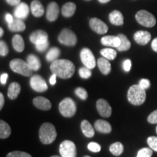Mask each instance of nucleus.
<instances>
[{
  "label": "nucleus",
  "mask_w": 157,
  "mask_h": 157,
  "mask_svg": "<svg viewBox=\"0 0 157 157\" xmlns=\"http://www.w3.org/2000/svg\"><path fill=\"white\" fill-rule=\"evenodd\" d=\"M50 70L52 74L61 78H69L75 72V66L71 61L66 59H58L52 63Z\"/></svg>",
  "instance_id": "1"
},
{
  "label": "nucleus",
  "mask_w": 157,
  "mask_h": 157,
  "mask_svg": "<svg viewBox=\"0 0 157 157\" xmlns=\"http://www.w3.org/2000/svg\"><path fill=\"white\" fill-rule=\"evenodd\" d=\"M146 98V90L139 84H134L129 87L127 93V99L129 103L134 105H140L144 103Z\"/></svg>",
  "instance_id": "2"
},
{
  "label": "nucleus",
  "mask_w": 157,
  "mask_h": 157,
  "mask_svg": "<svg viewBox=\"0 0 157 157\" xmlns=\"http://www.w3.org/2000/svg\"><path fill=\"white\" fill-rule=\"evenodd\" d=\"M39 135L40 141L43 144H51L56 140L57 137L56 127L51 123L45 122L40 127Z\"/></svg>",
  "instance_id": "3"
},
{
  "label": "nucleus",
  "mask_w": 157,
  "mask_h": 157,
  "mask_svg": "<svg viewBox=\"0 0 157 157\" xmlns=\"http://www.w3.org/2000/svg\"><path fill=\"white\" fill-rule=\"evenodd\" d=\"M10 68L15 73L21 74L24 76H32L33 70L31 69L27 62L21 59H13L10 63Z\"/></svg>",
  "instance_id": "4"
},
{
  "label": "nucleus",
  "mask_w": 157,
  "mask_h": 157,
  "mask_svg": "<svg viewBox=\"0 0 157 157\" xmlns=\"http://www.w3.org/2000/svg\"><path fill=\"white\" fill-rule=\"evenodd\" d=\"M59 111L64 117H72L76 113V105L71 98H66L59 104Z\"/></svg>",
  "instance_id": "5"
},
{
  "label": "nucleus",
  "mask_w": 157,
  "mask_h": 157,
  "mask_svg": "<svg viewBox=\"0 0 157 157\" xmlns=\"http://www.w3.org/2000/svg\"><path fill=\"white\" fill-rule=\"evenodd\" d=\"M135 18L137 23L141 25L148 28L154 27L156 23V20L151 13L146 10H140L135 15Z\"/></svg>",
  "instance_id": "6"
},
{
  "label": "nucleus",
  "mask_w": 157,
  "mask_h": 157,
  "mask_svg": "<svg viewBox=\"0 0 157 157\" xmlns=\"http://www.w3.org/2000/svg\"><path fill=\"white\" fill-rule=\"evenodd\" d=\"M58 41L60 44L68 47L75 46L77 43V37L71 30L68 29H63L58 36Z\"/></svg>",
  "instance_id": "7"
},
{
  "label": "nucleus",
  "mask_w": 157,
  "mask_h": 157,
  "mask_svg": "<svg viewBox=\"0 0 157 157\" xmlns=\"http://www.w3.org/2000/svg\"><path fill=\"white\" fill-rule=\"evenodd\" d=\"M59 151L63 157H76V146L71 140L63 141L60 145Z\"/></svg>",
  "instance_id": "8"
},
{
  "label": "nucleus",
  "mask_w": 157,
  "mask_h": 157,
  "mask_svg": "<svg viewBox=\"0 0 157 157\" xmlns=\"http://www.w3.org/2000/svg\"><path fill=\"white\" fill-rule=\"evenodd\" d=\"M80 58L85 67L90 68V69H93L95 67L96 62L95 56L90 49H82L80 52Z\"/></svg>",
  "instance_id": "9"
},
{
  "label": "nucleus",
  "mask_w": 157,
  "mask_h": 157,
  "mask_svg": "<svg viewBox=\"0 0 157 157\" xmlns=\"http://www.w3.org/2000/svg\"><path fill=\"white\" fill-rule=\"evenodd\" d=\"M30 85L31 88L38 93H43L48 89L45 80L39 75H34L31 78Z\"/></svg>",
  "instance_id": "10"
},
{
  "label": "nucleus",
  "mask_w": 157,
  "mask_h": 157,
  "mask_svg": "<svg viewBox=\"0 0 157 157\" xmlns=\"http://www.w3.org/2000/svg\"><path fill=\"white\" fill-rule=\"evenodd\" d=\"M90 26L92 30L98 34H105L109 30V27L103 21L97 17H93L90 21Z\"/></svg>",
  "instance_id": "11"
},
{
  "label": "nucleus",
  "mask_w": 157,
  "mask_h": 157,
  "mask_svg": "<svg viewBox=\"0 0 157 157\" xmlns=\"http://www.w3.org/2000/svg\"><path fill=\"white\" fill-rule=\"evenodd\" d=\"M96 107L100 115L103 117H109L112 113L111 105L104 99H99L96 103Z\"/></svg>",
  "instance_id": "12"
},
{
  "label": "nucleus",
  "mask_w": 157,
  "mask_h": 157,
  "mask_svg": "<svg viewBox=\"0 0 157 157\" xmlns=\"http://www.w3.org/2000/svg\"><path fill=\"white\" fill-rule=\"evenodd\" d=\"M30 41L35 45L42 44L48 41V34L43 30H36L30 35Z\"/></svg>",
  "instance_id": "13"
},
{
  "label": "nucleus",
  "mask_w": 157,
  "mask_h": 157,
  "mask_svg": "<svg viewBox=\"0 0 157 157\" xmlns=\"http://www.w3.org/2000/svg\"><path fill=\"white\" fill-rule=\"evenodd\" d=\"M59 13H60V10H59L58 4L54 2L49 4L46 12V17L48 21L50 22L56 21L58 17Z\"/></svg>",
  "instance_id": "14"
},
{
  "label": "nucleus",
  "mask_w": 157,
  "mask_h": 157,
  "mask_svg": "<svg viewBox=\"0 0 157 157\" xmlns=\"http://www.w3.org/2000/svg\"><path fill=\"white\" fill-rule=\"evenodd\" d=\"M29 13V7L28 5L24 2H21L15 7L13 14L16 18L24 20L28 17Z\"/></svg>",
  "instance_id": "15"
},
{
  "label": "nucleus",
  "mask_w": 157,
  "mask_h": 157,
  "mask_svg": "<svg viewBox=\"0 0 157 157\" xmlns=\"http://www.w3.org/2000/svg\"><path fill=\"white\" fill-rule=\"evenodd\" d=\"M33 103L34 106L38 109L42 110V111H48L52 108V104L51 102L49 101L48 98L39 96L36 97L33 100Z\"/></svg>",
  "instance_id": "16"
},
{
  "label": "nucleus",
  "mask_w": 157,
  "mask_h": 157,
  "mask_svg": "<svg viewBox=\"0 0 157 157\" xmlns=\"http://www.w3.org/2000/svg\"><path fill=\"white\" fill-rule=\"evenodd\" d=\"M151 35L148 31H138L134 34V39L138 44L146 45L151 41Z\"/></svg>",
  "instance_id": "17"
},
{
  "label": "nucleus",
  "mask_w": 157,
  "mask_h": 157,
  "mask_svg": "<svg viewBox=\"0 0 157 157\" xmlns=\"http://www.w3.org/2000/svg\"><path fill=\"white\" fill-rule=\"evenodd\" d=\"M102 44L107 47L117 48L120 45L121 40L118 36H105L101 38Z\"/></svg>",
  "instance_id": "18"
},
{
  "label": "nucleus",
  "mask_w": 157,
  "mask_h": 157,
  "mask_svg": "<svg viewBox=\"0 0 157 157\" xmlns=\"http://www.w3.org/2000/svg\"><path fill=\"white\" fill-rule=\"evenodd\" d=\"M95 128L98 132L103 133V134H109L112 130V127L107 121L98 119L95 122Z\"/></svg>",
  "instance_id": "19"
},
{
  "label": "nucleus",
  "mask_w": 157,
  "mask_h": 157,
  "mask_svg": "<svg viewBox=\"0 0 157 157\" xmlns=\"http://www.w3.org/2000/svg\"><path fill=\"white\" fill-rule=\"evenodd\" d=\"M7 26H8L9 30L13 32H21L25 29V25L23 20L16 18V17L13 19L11 23H8Z\"/></svg>",
  "instance_id": "20"
},
{
  "label": "nucleus",
  "mask_w": 157,
  "mask_h": 157,
  "mask_svg": "<svg viewBox=\"0 0 157 157\" xmlns=\"http://www.w3.org/2000/svg\"><path fill=\"white\" fill-rule=\"evenodd\" d=\"M31 10L33 15L36 17H42L44 13V6L38 0H34L31 2Z\"/></svg>",
  "instance_id": "21"
},
{
  "label": "nucleus",
  "mask_w": 157,
  "mask_h": 157,
  "mask_svg": "<svg viewBox=\"0 0 157 157\" xmlns=\"http://www.w3.org/2000/svg\"><path fill=\"white\" fill-rule=\"evenodd\" d=\"M109 60H108L105 58H101L98 60V66L99 68L101 73L104 75H108L110 74L111 71V66Z\"/></svg>",
  "instance_id": "22"
},
{
  "label": "nucleus",
  "mask_w": 157,
  "mask_h": 157,
  "mask_svg": "<svg viewBox=\"0 0 157 157\" xmlns=\"http://www.w3.org/2000/svg\"><path fill=\"white\" fill-rule=\"evenodd\" d=\"M21 87L19 83L17 82H13L9 85L8 91H7V96L10 99L15 100L21 93Z\"/></svg>",
  "instance_id": "23"
},
{
  "label": "nucleus",
  "mask_w": 157,
  "mask_h": 157,
  "mask_svg": "<svg viewBox=\"0 0 157 157\" xmlns=\"http://www.w3.org/2000/svg\"><path fill=\"white\" fill-rule=\"evenodd\" d=\"M110 22L115 25H122L124 23V16L119 10H113L109 14Z\"/></svg>",
  "instance_id": "24"
},
{
  "label": "nucleus",
  "mask_w": 157,
  "mask_h": 157,
  "mask_svg": "<svg viewBox=\"0 0 157 157\" xmlns=\"http://www.w3.org/2000/svg\"><path fill=\"white\" fill-rule=\"evenodd\" d=\"M76 6L73 2H67L63 6L61 13L62 15L66 17H70L73 16L76 12Z\"/></svg>",
  "instance_id": "25"
},
{
  "label": "nucleus",
  "mask_w": 157,
  "mask_h": 157,
  "mask_svg": "<svg viewBox=\"0 0 157 157\" xmlns=\"http://www.w3.org/2000/svg\"><path fill=\"white\" fill-rule=\"evenodd\" d=\"M26 62L33 71H36L40 69L41 61L38 57L35 56V55H29V56L27 57Z\"/></svg>",
  "instance_id": "26"
},
{
  "label": "nucleus",
  "mask_w": 157,
  "mask_h": 157,
  "mask_svg": "<svg viewBox=\"0 0 157 157\" xmlns=\"http://www.w3.org/2000/svg\"><path fill=\"white\" fill-rule=\"evenodd\" d=\"M81 129L87 137H93L95 135V129L87 120H83L81 123Z\"/></svg>",
  "instance_id": "27"
},
{
  "label": "nucleus",
  "mask_w": 157,
  "mask_h": 157,
  "mask_svg": "<svg viewBox=\"0 0 157 157\" xmlns=\"http://www.w3.org/2000/svg\"><path fill=\"white\" fill-rule=\"evenodd\" d=\"M13 46L15 51L21 52L24 50L25 43L23 37L19 34H16L13 38Z\"/></svg>",
  "instance_id": "28"
},
{
  "label": "nucleus",
  "mask_w": 157,
  "mask_h": 157,
  "mask_svg": "<svg viewBox=\"0 0 157 157\" xmlns=\"http://www.w3.org/2000/svg\"><path fill=\"white\" fill-rule=\"evenodd\" d=\"M11 135V128L9 124L5 121H0V137L1 139H5Z\"/></svg>",
  "instance_id": "29"
},
{
  "label": "nucleus",
  "mask_w": 157,
  "mask_h": 157,
  "mask_svg": "<svg viewBox=\"0 0 157 157\" xmlns=\"http://www.w3.org/2000/svg\"><path fill=\"white\" fill-rule=\"evenodd\" d=\"M118 36L120 39L121 43L120 45L117 48V50L119 51V52H123V51L128 50L131 47V43L129 41V39H127V37L122 34H119Z\"/></svg>",
  "instance_id": "30"
},
{
  "label": "nucleus",
  "mask_w": 157,
  "mask_h": 157,
  "mask_svg": "<svg viewBox=\"0 0 157 157\" xmlns=\"http://www.w3.org/2000/svg\"><path fill=\"white\" fill-rule=\"evenodd\" d=\"M109 150L113 155L116 156H119L122 154L124 152V146L120 142H116L110 146Z\"/></svg>",
  "instance_id": "31"
},
{
  "label": "nucleus",
  "mask_w": 157,
  "mask_h": 157,
  "mask_svg": "<svg viewBox=\"0 0 157 157\" xmlns=\"http://www.w3.org/2000/svg\"><path fill=\"white\" fill-rule=\"evenodd\" d=\"M60 55V50L58 48H52L50 49L46 55V59L48 62H53L58 60Z\"/></svg>",
  "instance_id": "32"
},
{
  "label": "nucleus",
  "mask_w": 157,
  "mask_h": 157,
  "mask_svg": "<svg viewBox=\"0 0 157 157\" xmlns=\"http://www.w3.org/2000/svg\"><path fill=\"white\" fill-rule=\"evenodd\" d=\"M101 54L102 56L108 60H113L116 58L117 56V51L111 48H105L101 50Z\"/></svg>",
  "instance_id": "33"
},
{
  "label": "nucleus",
  "mask_w": 157,
  "mask_h": 157,
  "mask_svg": "<svg viewBox=\"0 0 157 157\" xmlns=\"http://www.w3.org/2000/svg\"><path fill=\"white\" fill-rule=\"evenodd\" d=\"M153 155V150L149 148H141L138 152H137V157H151Z\"/></svg>",
  "instance_id": "34"
},
{
  "label": "nucleus",
  "mask_w": 157,
  "mask_h": 157,
  "mask_svg": "<svg viewBox=\"0 0 157 157\" xmlns=\"http://www.w3.org/2000/svg\"><path fill=\"white\" fill-rule=\"evenodd\" d=\"M75 94L80 98V99L83 100V101H85V100L88 98L87 92L86 91L85 89H84V88L82 87L76 88L75 90Z\"/></svg>",
  "instance_id": "35"
},
{
  "label": "nucleus",
  "mask_w": 157,
  "mask_h": 157,
  "mask_svg": "<svg viewBox=\"0 0 157 157\" xmlns=\"http://www.w3.org/2000/svg\"><path fill=\"white\" fill-rule=\"evenodd\" d=\"M90 70L91 69L87 67L81 68L78 70V74L82 78H88L92 76V72Z\"/></svg>",
  "instance_id": "36"
},
{
  "label": "nucleus",
  "mask_w": 157,
  "mask_h": 157,
  "mask_svg": "<svg viewBox=\"0 0 157 157\" xmlns=\"http://www.w3.org/2000/svg\"><path fill=\"white\" fill-rule=\"evenodd\" d=\"M147 143H148L149 147H150L152 150H154L155 151L157 152V137H149L147 139Z\"/></svg>",
  "instance_id": "37"
},
{
  "label": "nucleus",
  "mask_w": 157,
  "mask_h": 157,
  "mask_svg": "<svg viewBox=\"0 0 157 157\" xmlns=\"http://www.w3.org/2000/svg\"><path fill=\"white\" fill-rule=\"evenodd\" d=\"M6 157H32V156L26 152L15 151H12L10 153H9Z\"/></svg>",
  "instance_id": "38"
},
{
  "label": "nucleus",
  "mask_w": 157,
  "mask_h": 157,
  "mask_svg": "<svg viewBox=\"0 0 157 157\" xmlns=\"http://www.w3.org/2000/svg\"><path fill=\"white\" fill-rule=\"evenodd\" d=\"M9 52V48L5 41L0 42V55L1 56H6Z\"/></svg>",
  "instance_id": "39"
},
{
  "label": "nucleus",
  "mask_w": 157,
  "mask_h": 157,
  "mask_svg": "<svg viewBox=\"0 0 157 157\" xmlns=\"http://www.w3.org/2000/svg\"><path fill=\"white\" fill-rule=\"evenodd\" d=\"M87 148L90 151L94 152V153H98V152L101 151V146H100L98 143H95V142L90 143L89 144H88Z\"/></svg>",
  "instance_id": "40"
},
{
  "label": "nucleus",
  "mask_w": 157,
  "mask_h": 157,
  "mask_svg": "<svg viewBox=\"0 0 157 157\" xmlns=\"http://www.w3.org/2000/svg\"><path fill=\"white\" fill-rule=\"evenodd\" d=\"M147 120L150 124H157V110L153 111L148 117Z\"/></svg>",
  "instance_id": "41"
},
{
  "label": "nucleus",
  "mask_w": 157,
  "mask_h": 157,
  "mask_svg": "<svg viewBox=\"0 0 157 157\" xmlns=\"http://www.w3.org/2000/svg\"><path fill=\"white\" fill-rule=\"evenodd\" d=\"M49 47V42H45L44 43H42V44H36V49L37 51L39 52H44Z\"/></svg>",
  "instance_id": "42"
},
{
  "label": "nucleus",
  "mask_w": 157,
  "mask_h": 157,
  "mask_svg": "<svg viewBox=\"0 0 157 157\" xmlns=\"http://www.w3.org/2000/svg\"><path fill=\"white\" fill-rule=\"evenodd\" d=\"M138 84L141 87L143 88V89L146 90V89H148V88L150 87L151 83H150V81H149L148 79H146V78H143V79L140 80Z\"/></svg>",
  "instance_id": "43"
},
{
  "label": "nucleus",
  "mask_w": 157,
  "mask_h": 157,
  "mask_svg": "<svg viewBox=\"0 0 157 157\" xmlns=\"http://www.w3.org/2000/svg\"><path fill=\"white\" fill-rule=\"evenodd\" d=\"M131 67H132V62H131L130 60L127 59V60H125L123 62V68L125 71H129L131 69Z\"/></svg>",
  "instance_id": "44"
},
{
  "label": "nucleus",
  "mask_w": 157,
  "mask_h": 157,
  "mask_svg": "<svg viewBox=\"0 0 157 157\" xmlns=\"http://www.w3.org/2000/svg\"><path fill=\"white\" fill-rule=\"evenodd\" d=\"M5 1L11 6H17L21 3V0H5Z\"/></svg>",
  "instance_id": "45"
},
{
  "label": "nucleus",
  "mask_w": 157,
  "mask_h": 157,
  "mask_svg": "<svg viewBox=\"0 0 157 157\" xmlns=\"http://www.w3.org/2000/svg\"><path fill=\"white\" fill-rule=\"evenodd\" d=\"M7 78H8V74H3L1 75L0 77V81H1L2 84H5L6 82H7Z\"/></svg>",
  "instance_id": "46"
},
{
  "label": "nucleus",
  "mask_w": 157,
  "mask_h": 157,
  "mask_svg": "<svg viewBox=\"0 0 157 157\" xmlns=\"http://www.w3.org/2000/svg\"><path fill=\"white\" fill-rule=\"evenodd\" d=\"M151 48L153 49V50L155 51L156 52H157V37L156 38H155L154 40L152 41Z\"/></svg>",
  "instance_id": "47"
},
{
  "label": "nucleus",
  "mask_w": 157,
  "mask_h": 157,
  "mask_svg": "<svg viewBox=\"0 0 157 157\" xmlns=\"http://www.w3.org/2000/svg\"><path fill=\"white\" fill-rule=\"evenodd\" d=\"M56 78H57V75L55 74H52V75L51 76V77L50 78V83L52 84V85H54L56 83Z\"/></svg>",
  "instance_id": "48"
},
{
  "label": "nucleus",
  "mask_w": 157,
  "mask_h": 157,
  "mask_svg": "<svg viewBox=\"0 0 157 157\" xmlns=\"http://www.w3.org/2000/svg\"><path fill=\"white\" fill-rule=\"evenodd\" d=\"M13 19L14 18H13V16H12L10 14H9V13H7V14L5 15V20H6V21L7 22V23H11L12 21H13Z\"/></svg>",
  "instance_id": "49"
},
{
  "label": "nucleus",
  "mask_w": 157,
  "mask_h": 157,
  "mask_svg": "<svg viewBox=\"0 0 157 157\" xmlns=\"http://www.w3.org/2000/svg\"><path fill=\"white\" fill-rule=\"evenodd\" d=\"M4 104H5V98L2 93H0V109H2L4 106Z\"/></svg>",
  "instance_id": "50"
},
{
  "label": "nucleus",
  "mask_w": 157,
  "mask_h": 157,
  "mask_svg": "<svg viewBox=\"0 0 157 157\" xmlns=\"http://www.w3.org/2000/svg\"><path fill=\"white\" fill-rule=\"evenodd\" d=\"M98 1H99L101 3H103L104 4V3L109 2L110 0H98Z\"/></svg>",
  "instance_id": "51"
},
{
  "label": "nucleus",
  "mask_w": 157,
  "mask_h": 157,
  "mask_svg": "<svg viewBox=\"0 0 157 157\" xmlns=\"http://www.w3.org/2000/svg\"><path fill=\"white\" fill-rule=\"evenodd\" d=\"M4 34V30L2 28H0V36H2Z\"/></svg>",
  "instance_id": "52"
},
{
  "label": "nucleus",
  "mask_w": 157,
  "mask_h": 157,
  "mask_svg": "<svg viewBox=\"0 0 157 157\" xmlns=\"http://www.w3.org/2000/svg\"><path fill=\"white\" fill-rule=\"evenodd\" d=\"M51 157H63L61 156H57V155H55V156H52Z\"/></svg>",
  "instance_id": "53"
},
{
  "label": "nucleus",
  "mask_w": 157,
  "mask_h": 157,
  "mask_svg": "<svg viewBox=\"0 0 157 157\" xmlns=\"http://www.w3.org/2000/svg\"><path fill=\"white\" fill-rule=\"evenodd\" d=\"M84 157H91V156H84Z\"/></svg>",
  "instance_id": "54"
},
{
  "label": "nucleus",
  "mask_w": 157,
  "mask_h": 157,
  "mask_svg": "<svg viewBox=\"0 0 157 157\" xmlns=\"http://www.w3.org/2000/svg\"><path fill=\"white\" fill-rule=\"evenodd\" d=\"M156 133H157V127H156Z\"/></svg>",
  "instance_id": "55"
}]
</instances>
